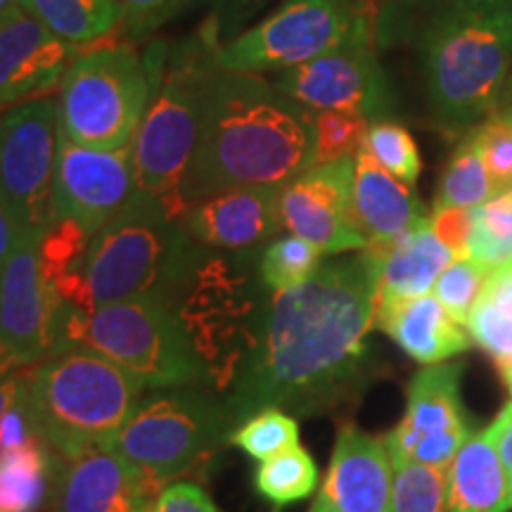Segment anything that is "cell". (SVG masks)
Wrapping results in <instances>:
<instances>
[{
	"label": "cell",
	"mask_w": 512,
	"mask_h": 512,
	"mask_svg": "<svg viewBox=\"0 0 512 512\" xmlns=\"http://www.w3.org/2000/svg\"><path fill=\"white\" fill-rule=\"evenodd\" d=\"M382 266L384 256L361 249L323 264L294 290L273 292L259 344L226 394L235 422L264 408L328 411L354 389L377 318Z\"/></svg>",
	"instance_id": "6da1fadb"
},
{
	"label": "cell",
	"mask_w": 512,
	"mask_h": 512,
	"mask_svg": "<svg viewBox=\"0 0 512 512\" xmlns=\"http://www.w3.org/2000/svg\"><path fill=\"white\" fill-rule=\"evenodd\" d=\"M313 166V114L259 74L211 76L183 202L235 188H283Z\"/></svg>",
	"instance_id": "7a4b0ae2"
},
{
	"label": "cell",
	"mask_w": 512,
	"mask_h": 512,
	"mask_svg": "<svg viewBox=\"0 0 512 512\" xmlns=\"http://www.w3.org/2000/svg\"><path fill=\"white\" fill-rule=\"evenodd\" d=\"M183 221L159 197L136 190L100 230H95L79 266L55 287L74 309L159 297L174 302L202 256L190 245Z\"/></svg>",
	"instance_id": "3957f363"
},
{
	"label": "cell",
	"mask_w": 512,
	"mask_h": 512,
	"mask_svg": "<svg viewBox=\"0 0 512 512\" xmlns=\"http://www.w3.org/2000/svg\"><path fill=\"white\" fill-rule=\"evenodd\" d=\"M427 98L448 128H475L501 105L512 69V0H451L422 34Z\"/></svg>",
	"instance_id": "277c9868"
},
{
	"label": "cell",
	"mask_w": 512,
	"mask_h": 512,
	"mask_svg": "<svg viewBox=\"0 0 512 512\" xmlns=\"http://www.w3.org/2000/svg\"><path fill=\"white\" fill-rule=\"evenodd\" d=\"M143 384L110 358L69 347L29 366V401L41 437L64 460L114 444L140 406Z\"/></svg>",
	"instance_id": "5b68a950"
},
{
	"label": "cell",
	"mask_w": 512,
	"mask_h": 512,
	"mask_svg": "<svg viewBox=\"0 0 512 512\" xmlns=\"http://www.w3.org/2000/svg\"><path fill=\"white\" fill-rule=\"evenodd\" d=\"M69 347L110 358L145 389L209 384L174 306L159 297L128 299L88 311L64 304L55 351Z\"/></svg>",
	"instance_id": "8992f818"
},
{
	"label": "cell",
	"mask_w": 512,
	"mask_h": 512,
	"mask_svg": "<svg viewBox=\"0 0 512 512\" xmlns=\"http://www.w3.org/2000/svg\"><path fill=\"white\" fill-rule=\"evenodd\" d=\"M249 259L247 252L240 259H200L171 302L209 384L226 394L264 332L271 306L264 294L273 297L259 275V261L252 271Z\"/></svg>",
	"instance_id": "52a82bcc"
},
{
	"label": "cell",
	"mask_w": 512,
	"mask_h": 512,
	"mask_svg": "<svg viewBox=\"0 0 512 512\" xmlns=\"http://www.w3.org/2000/svg\"><path fill=\"white\" fill-rule=\"evenodd\" d=\"M214 50L185 46L174 55L131 145L136 190L159 197L181 221L190 209L181 197V185L200 138L204 102L216 72Z\"/></svg>",
	"instance_id": "ba28073f"
},
{
	"label": "cell",
	"mask_w": 512,
	"mask_h": 512,
	"mask_svg": "<svg viewBox=\"0 0 512 512\" xmlns=\"http://www.w3.org/2000/svg\"><path fill=\"white\" fill-rule=\"evenodd\" d=\"M152 69L133 46H105L76 55L62 76L60 131L98 150L133 145L150 105Z\"/></svg>",
	"instance_id": "9c48e42d"
},
{
	"label": "cell",
	"mask_w": 512,
	"mask_h": 512,
	"mask_svg": "<svg viewBox=\"0 0 512 512\" xmlns=\"http://www.w3.org/2000/svg\"><path fill=\"white\" fill-rule=\"evenodd\" d=\"M235 425L226 401L202 389H164L140 403L114 446L166 489V482L230 441Z\"/></svg>",
	"instance_id": "30bf717a"
},
{
	"label": "cell",
	"mask_w": 512,
	"mask_h": 512,
	"mask_svg": "<svg viewBox=\"0 0 512 512\" xmlns=\"http://www.w3.org/2000/svg\"><path fill=\"white\" fill-rule=\"evenodd\" d=\"M373 17L361 0H283L278 10L214 50L219 69L240 74L285 72L344 46Z\"/></svg>",
	"instance_id": "8fae6325"
},
{
	"label": "cell",
	"mask_w": 512,
	"mask_h": 512,
	"mask_svg": "<svg viewBox=\"0 0 512 512\" xmlns=\"http://www.w3.org/2000/svg\"><path fill=\"white\" fill-rule=\"evenodd\" d=\"M57 150V98L46 95L0 114V197L27 233H46L55 223Z\"/></svg>",
	"instance_id": "7c38bea8"
},
{
	"label": "cell",
	"mask_w": 512,
	"mask_h": 512,
	"mask_svg": "<svg viewBox=\"0 0 512 512\" xmlns=\"http://www.w3.org/2000/svg\"><path fill=\"white\" fill-rule=\"evenodd\" d=\"M275 86L309 112H349L368 121L380 119L389 110V91L375 55L373 17L344 46L280 72Z\"/></svg>",
	"instance_id": "4fadbf2b"
},
{
	"label": "cell",
	"mask_w": 512,
	"mask_h": 512,
	"mask_svg": "<svg viewBox=\"0 0 512 512\" xmlns=\"http://www.w3.org/2000/svg\"><path fill=\"white\" fill-rule=\"evenodd\" d=\"M460 375L463 366L458 363H437L413 377L403 420L384 437L394 467L422 463L448 470L460 446L472 437L458 394Z\"/></svg>",
	"instance_id": "5bb4252c"
},
{
	"label": "cell",
	"mask_w": 512,
	"mask_h": 512,
	"mask_svg": "<svg viewBox=\"0 0 512 512\" xmlns=\"http://www.w3.org/2000/svg\"><path fill=\"white\" fill-rule=\"evenodd\" d=\"M41 238L43 233H24L0 271V337L24 366L53 354L64 306L43 271Z\"/></svg>",
	"instance_id": "9a60e30c"
},
{
	"label": "cell",
	"mask_w": 512,
	"mask_h": 512,
	"mask_svg": "<svg viewBox=\"0 0 512 512\" xmlns=\"http://www.w3.org/2000/svg\"><path fill=\"white\" fill-rule=\"evenodd\" d=\"M280 221L323 254L366 249L354 209V157L311 166L280 192Z\"/></svg>",
	"instance_id": "2e32d148"
},
{
	"label": "cell",
	"mask_w": 512,
	"mask_h": 512,
	"mask_svg": "<svg viewBox=\"0 0 512 512\" xmlns=\"http://www.w3.org/2000/svg\"><path fill=\"white\" fill-rule=\"evenodd\" d=\"M136 192L131 147L98 150L74 143L60 131L55 171V219L76 221L95 233Z\"/></svg>",
	"instance_id": "e0dca14e"
},
{
	"label": "cell",
	"mask_w": 512,
	"mask_h": 512,
	"mask_svg": "<svg viewBox=\"0 0 512 512\" xmlns=\"http://www.w3.org/2000/svg\"><path fill=\"white\" fill-rule=\"evenodd\" d=\"M114 444L69 458L57 489V512H150L162 494Z\"/></svg>",
	"instance_id": "ac0fdd59"
},
{
	"label": "cell",
	"mask_w": 512,
	"mask_h": 512,
	"mask_svg": "<svg viewBox=\"0 0 512 512\" xmlns=\"http://www.w3.org/2000/svg\"><path fill=\"white\" fill-rule=\"evenodd\" d=\"M72 55L74 46L48 31L22 5L0 19V110L60 86Z\"/></svg>",
	"instance_id": "d6986e66"
},
{
	"label": "cell",
	"mask_w": 512,
	"mask_h": 512,
	"mask_svg": "<svg viewBox=\"0 0 512 512\" xmlns=\"http://www.w3.org/2000/svg\"><path fill=\"white\" fill-rule=\"evenodd\" d=\"M394 465L384 439L344 425L309 512H389Z\"/></svg>",
	"instance_id": "ffe728a7"
},
{
	"label": "cell",
	"mask_w": 512,
	"mask_h": 512,
	"mask_svg": "<svg viewBox=\"0 0 512 512\" xmlns=\"http://www.w3.org/2000/svg\"><path fill=\"white\" fill-rule=\"evenodd\" d=\"M283 188L261 185V188H235L204 197L185 211V233L197 245L211 249L252 252L254 247L273 240L278 230H283L280 221Z\"/></svg>",
	"instance_id": "44dd1931"
},
{
	"label": "cell",
	"mask_w": 512,
	"mask_h": 512,
	"mask_svg": "<svg viewBox=\"0 0 512 512\" xmlns=\"http://www.w3.org/2000/svg\"><path fill=\"white\" fill-rule=\"evenodd\" d=\"M354 209L366 249L384 259L394 242L425 216L413 185L382 169L366 147L354 155Z\"/></svg>",
	"instance_id": "7402d4cb"
},
{
	"label": "cell",
	"mask_w": 512,
	"mask_h": 512,
	"mask_svg": "<svg viewBox=\"0 0 512 512\" xmlns=\"http://www.w3.org/2000/svg\"><path fill=\"white\" fill-rule=\"evenodd\" d=\"M375 325L422 366H437L472 347L470 337L448 316L434 294L380 306Z\"/></svg>",
	"instance_id": "603a6c76"
},
{
	"label": "cell",
	"mask_w": 512,
	"mask_h": 512,
	"mask_svg": "<svg viewBox=\"0 0 512 512\" xmlns=\"http://www.w3.org/2000/svg\"><path fill=\"white\" fill-rule=\"evenodd\" d=\"M448 512L512 510V477L486 432L472 434L446 470Z\"/></svg>",
	"instance_id": "cb8c5ba5"
},
{
	"label": "cell",
	"mask_w": 512,
	"mask_h": 512,
	"mask_svg": "<svg viewBox=\"0 0 512 512\" xmlns=\"http://www.w3.org/2000/svg\"><path fill=\"white\" fill-rule=\"evenodd\" d=\"M453 259L451 249L434 235L430 216H422L394 242L384 259L377 309L430 294Z\"/></svg>",
	"instance_id": "d4e9b609"
},
{
	"label": "cell",
	"mask_w": 512,
	"mask_h": 512,
	"mask_svg": "<svg viewBox=\"0 0 512 512\" xmlns=\"http://www.w3.org/2000/svg\"><path fill=\"white\" fill-rule=\"evenodd\" d=\"M57 475V453L48 441L0 456V512H41Z\"/></svg>",
	"instance_id": "484cf974"
},
{
	"label": "cell",
	"mask_w": 512,
	"mask_h": 512,
	"mask_svg": "<svg viewBox=\"0 0 512 512\" xmlns=\"http://www.w3.org/2000/svg\"><path fill=\"white\" fill-rule=\"evenodd\" d=\"M24 12L69 46H86L121 24L119 0H19Z\"/></svg>",
	"instance_id": "4316f807"
},
{
	"label": "cell",
	"mask_w": 512,
	"mask_h": 512,
	"mask_svg": "<svg viewBox=\"0 0 512 512\" xmlns=\"http://www.w3.org/2000/svg\"><path fill=\"white\" fill-rule=\"evenodd\" d=\"M491 197H496V188L491 183L489 171H486L482 147H479L475 131H467L448 159L444 174H441L434 207L477 209Z\"/></svg>",
	"instance_id": "83f0119b"
},
{
	"label": "cell",
	"mask_w": 512,
	"mask_h": 512,
	"mask_svg": "<svg viewBox=\"0 0 512 512\" xmlns=\"http://www.w3.org/2000/svg\"><path fill=\"white\" fill-rule=\"evenodd\" d=\"M254 489L275 508L304 501L318 486V467L302 446L268 458L254 470Z\"/></svg>",
	"instance_id": "f1b7e54d"
},
{
	"label": "cell",
	"mask_w": 512,
	"mask_h": 512,
	"mask_svg": "<svg viewBox=\"0 0 512 512\" xmlns=\"http://www.w3.org/2000/svg\"><path fill=\"white\" fill-rule=\"evenodd\" d=\"M323 252L299 235H280L268 242L259 256V275L271 292L304 285L323 266Z\"/></svg>",
	"instance_id": "f546056e"
},
{
	"label": "cell",
	"mask_w": 512,
	"mask_h": 512,
	"mask_svg": "<svg viewBox=\"0 0 512 512\" xmlns=\"http://www.w3.org/2000/svg\"><path fill=\"white\" fill-rule=\"evenodd\" d=\"M467 252L470 259L486 268H496L512 259V190L491 197L475 209Z\"/></svg>",
	"instance_id": "4dcf8cb0"
},
{
	"label": "cell",
	"mask_w": 512,
	"mask_h": 512,
	"mask_svg": "<svg viewBox=\"0 0 512 512\" xmlns=\"http://www.w3.org/2000/svg\"><path fill=\"white\" fill-rule=\"evenodd\" d=\"M228 444L238 446L249 458L264 463L278 453L299 446V425L290 413L280 408H264L240 422L230 434Z\"/></svg>",
	"instance_id": "1f68e13d"
},
{
	"label": "cell",
	"mask_w": 512,
	"mask_h": 512,
	"mask_svg": "<svg viewBox=\"0 0 512 512\" xmlns=\"http://www.w3.org/2000/svg\"><path fill=\"white\" fill-rule=\"evenodd\" d=\"M389 512H448L444 467L422 463L396 465Z\"/></svg>",
	"instance_id": "d6a6232c"
},
{
	"label": "cell",
	"mask_w": 512,
	"mask_h": 512,
	"mask_svg": "<svg viewBox=\"0 0 512 512\" xmlns=\"http://www.w3.org/2000/svg\"><path fill=\"white\" fill-rule=\"evenodd\" d=\"M363 147L370 152L382 169L399 178V181L415 185L422 171V157L411 131L406 126L389 119L370 121Z\"/></svg>",
	"instance_id": "836d02e7"
},
{
	"label": "cell",
	"mask_w": 512,
	"mask_h": 512,
	"mask_svg": "<svg viewBox=\"0 0 512 512\" xmlns=\"http://www.w3.org/2000/svg\"><path fill=\"white\" fill-rule=\"evenodd\" d=\"M370 121L349 112L313 114V166L354 157L363 147Z\"/></svg>",
	"instance_id": "e575fe53"
},
{
	"label": "cell",
	"mask_w": 512,
	"mask_h": 512,
	"mask_svg": "<svg viewBox=\"0 0 512 512\" xmlns=\"http://www.w3.org/2000/svg\"><path fill=\"white\" fill-rule=\"evenodd\" d=\"M489 273L491 268L477 264L475 259H453L434 283V297L458 325H465L470 318Z\"/></svg>",
	"instance_id": "d590c367"
},
{
	"label": "cell",
	"mask_w": 512,
	"mask_h": 512,
	"mask_svg": "<svg viewBox=\"0 0 512 512\" xmlns=\"http://www.w3.org/2000/svg\"><path fill=\"white\" fill-rule=\"evenodd\" d=\"M470 131H475L482 147L486 171H489L496 195L512 190V114L494 112Z\"/></svg>",
	"instance_id": "8d00e7d4"
},
{
	"label": "cell",
	"mask_w": 512,
	"mask_h": 512,
	"mask_svg": "<svg viewBox=\"0 0 512 512\" xmlns=\"http://www.w3.org/2000/svg\"><path fill=\"white\" fill-rule=\"evenodd\" d=\"M465 328L479 347L489 351L496 361L512 358V318L496 306L477 302L467 318Z\"/></svg>",
	"instance_id": "74e56055"
},
{
	"label": "cell",
	"mask_w": 512,
	"mask_h": 512,
	"mask_svg": "<svg viewBox=\"0 0 512 512\" xmlns=\"http://www.w3.org/2000/svg\"><path fill=\"white\" fill-rule=\"evenodd\" d=\"M46 441L38 430L34 411H31L29 401V368H27V380H24L22 392L17 394V399L5 413L3 422H0V456L3 453L19 451V448H27L34 444Z\"/></svg>",
	"instance_id": "f35d334b"
},
{
	"label": "cell",
	"mask_w": 512,
	"mask_h": 512,
	"mask_svg": "<svg viewBox=\"0 0 512 512\" xmlns=\"http://www.w3.org/2000/svg\"><path fill=\"white\" fill-rule=\"evenodd\" d=\"M434 235L451 249L456 259H470L467 245H470L472 223H475V209L463 207H434L430 214Z\"/></svg>",
	"instance_id": "ab89813d"
},
{
	"label": "cell",
	"mask_w": 512,
	"mask_h": 512,
	"mask_svg": "<svg viewBox=\"0 0 512 512\" xmlns=\"http://www.w3.org/2000/svg\"><path fill=\"white\" fill-rule=\"evenodd\" d=\"M150 512H221L216 503L204 494L202 486L178 482L169 484L159 494Z\"/></svg>",
	"instance_id": "60d3db41"
},
{
	"label": "cell",
	"mask_w": 512,
	"mask_h": 512,
	"mask_svg": "<svg viewBox=\"0 0 512 512\" xmlns=\"http://www.w3.org/2000/svg\"><path fill=\"white\" fill-rule=\"evenodd\" d=\"M479 302H486L501 309L505 316L512 318V259L505 264L491 268Z\"/></svg>",
	"instance_id": "b9f144b4"
},
{
	"label": "cell",
	"mask_w": 512,
	"mask_h": 512,
	"mask_svg": "<svg viewBox=\"0 0 512 512\" xmlns=\"http://www.w3.org/2000/svg\"><path fill=\"white\" fill-rule=\"evenodd\" d=\"M169 3L174 0H119L121 22L131 24L133 29H145L147 24L159 19Z\"/></svg>",
	"instance_id": "7bdbcfd3"
},
{
	"label": "cell",
	"mask_w": 512,
	"mask_h": 512,
	"mask_svg": "<svg viewBox=\"0 0 512 512\" xmlns=\"http://www.w3.org/2000/svg\"><path fill=\"white\" fill-rule=\"evenodd\" d=\"M486 434L494 441L498 456H501L505 470H508L512 477V401L505 403L501 415H498L494 425L486 430Z\"/></svg>",
	"instance_id": "ee69618b"
},
{
	"label": "cell",
	"mask_w": 512,
	"mask_h": 512,
	"mask_svg": "<svg viewBox=\"0 0 512 512\" xmlns=\"http://www.w3.org/2000/svg\"><path fill=\"white\" fill-rule=\"evenodd\" d=\"M24 233H27V230L19 226L15 214H12L8 204H5L3 197H0V271H3L5 261H8L10 254L15 252L17 242L22 240Z\"/></svg>",
	"instance_id": "f6af8a7d"
},
{
	"label": "cell",
	"mask_w": 512,
	"mask_h": 512,
	"mask_svg": "<svg viewBox=\"0 0 512 512\" xmlns=\"http://www.w3.org/2000/svg\"><path fill=\"white\" fill-rule=\"evenodd\" d=\"M27 368H19V370H15V373H10L8 377H3V380H0V422H3L8 408L15 403L17 394L22 392L24 380H27Z\"/></svg>",
	"instance_id": "bcb514c9"
},
{
	"label": "cell",
	"mask_w": 512,
	"mask_h": 512,
	"mask_svg": "<svg viewBox=\"0 0 512 512\" xmlns=\"http://www.w3.org/2000/svg\"><path fill=\"white\" fill-rule=\"evenodd\" d=\"M19 368H27V366H24L22 358H19L15 351L8 347V342L0 337V380H3V377H8L10 373H15V370H19Z\"/></svg>",
	"instance_id": "7dc6e473"
},
{
	"label": "cell",
	"mask_w": 512,
	"mask_h": 512,
	"mask_svg": "<svg viewBox=\"0 0 512 512\" xmlns=\"http://www.w3.org/2000/svg\"><path fill=\"white\" fill-rule=\"evenodd\" d=\"M496 112H503V114H512V69H510L508 83H505V91H503L501 105H498V110H496Z\"/></svg>",
	"instance_id": "c3c4849f"
},
{
	"label": "cell",
	"mask_w": 512,
	"mask_h": 512,
	"mask_svg": "<svg viewBox=\"0 0 512 512\" xmlns=\"http://www.w3.org/2000/svg\"><path fill=\"white\" fill-rule=\"evenodd\" d=\"M496 366H498V373H501V377H503V382L508 384L510 392H512V358H503V361H496Z\"/></svg>",
	"instance_id": "681fc988"
},
{
	"label": "cell",
	"mask_w": 512,
	"mask_h": 512,
	"mask_svg": "<svg viewBox=\"0 0 512 512\" xmlns=\"http://www.w3.org/2000/svg\"><path fill=\"white\" fill-rule=\"evenodd\" d=\"M19 8V0H0V19H5L12 10Z\"/></svg>",
	"instance_id": "f907efd6"
},
{
	"label": "cell",
	"mask_w": 512,
	"mask_h": 512,
	"mask_svg": "<svg viewBox=\"0 0 512 512\" xmlns=\"http://www.w3.org/2000/svg\"><path fill=\"white\" fill-rule=\"evenodd\" d=\"M249 3H264V0H249Z\"/></svg>",
	"instance_id": "816d5d0a"
}]
</instances>
